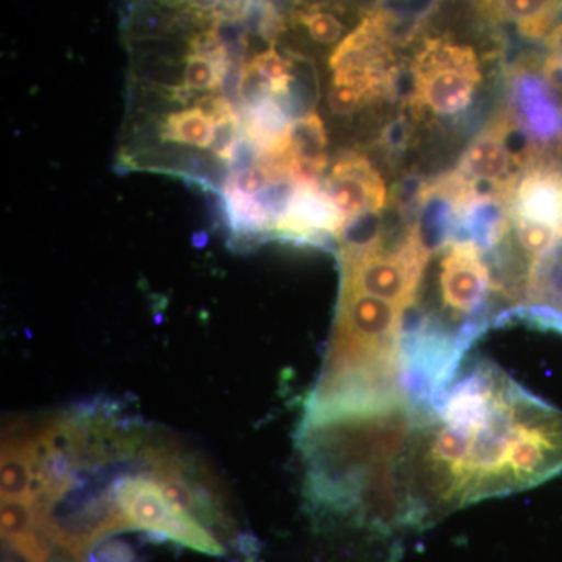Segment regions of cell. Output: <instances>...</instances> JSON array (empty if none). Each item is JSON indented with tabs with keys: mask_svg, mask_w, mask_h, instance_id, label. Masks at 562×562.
I'll use <instances>...</instances> for the list:
<instances>
[{
	"mask_svg": "<svg viewBox=\"0 0 562 562\" xmlns=\"http://www.w3.org/2000/svg\"><path fill=\"white\" fill-rule=\"evenodd\" d=\"M90 562H136V560L127 543L101 541L92 549Z\"/></svg>",
	"mask_w": 562,
	"mask_h": 562,
	"instance_id": "obj_15",
	"label": "cell"
},
{
	"mask_svg": "<svg viewBox=\"0 0 562 562\" xmlns=\"http://www.w3.org/2000/svg\"><path fill=\"white\" fill-rule=\"evenodd\" d=\"M109 492L127 530L146 531L195 552L224 557L221 543L201 520L169 502L149 475H122L110 484Z\"/></svg>",
	"mask_w": 562,
	"mask_h": 562,
	"instance_id": "obj_6",
	"label": "cell"
},
{
	"mask_svg": "<svg viewBox=\"0 0 562 562\" xmlns=\"http://www.w3.org/2000/svg\"><path fill=\"white\" fill-rule=\"evenodd\" d=\"M324 188L349 225L376 216L386 209V181L364 155L355 151L341 155L333 162Z\"/></svg>",
	"mask_w": 562,
	"mask_h": 562,
	"instance_id": "obj_9",
	"label": "cell"
},
{
	"mask_svg": "<svg viewBox=\"0 0 562 562\" xmlns=\"http://www.w3.org/2000/svg\"><path fill=\"white\" fill-rule=\"evenodd\" d=\"M288 25L302 29L313 43L333 46L344 38L342 10L328 2L305 3L291 11Z\"/></svg>",
	"mask_w": 562,
	"mask_h": 562,
	"instance_id": "obj_14",
	"label": "cell"
},
{
	"mask_svg": "<svg viewBox=\"0 0 562 562\" xmlns=\"http://www.w3.org/2000/svg\"><path fill=\"white\" fill-rule=\"evenodd\" d=\"M562 472V409L480 361L422 406L405 458L419 525Z\"/></svg>",
	"mask_w": 562,
	"mask_h": 562,
	"instance_id": "obj_1",
	"label": "cell"
},
{
	"mask_svg": "<svg viewBox=\"0 0 562 562\" xmlns=\"http://www.w3.org/2000/svg\"><path fill=\"white\" fill-rule=\"evenodd\" d=\"M561 241L562 138L539 147L520 172L508 202V233L492 254L527 299L532 273Z\"/></svg>",
	"mask_w": 562,
	"mask_h": 562,
	"instance_id": "obj_3",
	"label": "cell"
},
{
	"mask_svg": "<svg viewBox=\"0 0 562 562\" xmlns=\"http://www.w3.org/2000/svg\"><path fill=\"white\" fill-rule=\"evenodd\" d=\"M513 321L562 335V241L539 262L524 306Z\"/></svg>",
	"mask_w": 562,
	"mask_h": 562,
	"instance_id": "obj_10",
	"label": "cell"
},
{
	"mask_svg": "<svg viewBox=\"0 0 562 562\" xmlns=\"http://www.w3.org/2000/svg\"><path fill=\"white\" fill-rule=\"evenodd\" d=\"M420 408L397 402L303 419L299 441L308 462L313 513L380 532L419 527L406 490L405 458Z\"/></svg>",
	"mask_w": 562,
	"mask_h": 562,
	"instance_id": "obj_2",
	"label": "cell"
},
{
	"mask_svg": "<svg viewBox=\"0 0 562 562\" xmlns=\"http://www.w3.org/2000/svg\"><path fill=\"white\" fill-rule=\"evenodd\" d=\"M513 103L509 105L527 138L550 146L562 138V99L543 77L542 61L528 57L514 70Z\"/></svg>",
	"mask_w": 562,
	"mask_h": 562,
	"instance_id": "obj_7",
	"label": "cell"
},
{
	"mask_svg": "<svg viewBox=\"0 0 562 562\" xmlns=\"http://www.w3.org/2000/svg\"><path fill=\"white\" fill-rule=\"evenodd\" d=\"M479 16L490 24H508L525 38H546L552 31L562 0H471Z\"/></svg>",
	"mask_w": 562,
	"mask_h": 562,
	"instance_id": "obj_11",
	"label": "cell"
},
{
	"mask_svg": "<svg viewBox=\"0 0 562 562\" xmlns=\"http://www.w3.org/2000/svg\"><path fill=\"white\" fill-rule=\"evenodd\" d=\"M224 117L227 116H216L199 99L195 105L165 114L158 122L157 136L162 143L173 144V146L213 150Z\"/></svg>",
	"mask_w": 562,
	"mask_h": 562,
	"instance_id": "obj_12",
	"label": "cell"
},
{
	"mask_svg": "<svg viewBox=\"0 0 562 562\" xmlns=\"http://www.w3.org/2000/svg\"><path fill=\"white\" fill-rule=\"evenodd\" d=\"M2 498L32 501L33 453L29 438H7L0 464Z\"/></svg>",
	"mask_w": 562,
	"mask_h": 562,
	"instance_id": "obj_13",
	"label": "cell"
},
{
	"mask_svg": "<svg viewBox=\"0 0 562 562\" xmlns=\"http://www.w3.org/2000/svg\"><path fill=\"white\" fill-rule=\"evenodd\" d=\"M409 110L414 116H460L482 87V57L471 43L452 33L424 35L409 63Z\"/></svg>",
	"mask_w": 562,
	"mask_h": 562,
	"instance_id": "obj_4",
	"label": "cell"
},
{
	"mask_svg": "<svg viewBox=\"0 0 562 562\" xmlns=\"http://www.w3.org/2000/svg\"><path fill=\"white\" fill-rule=\"evenodd\" d=\"M402 20L390 9H371L336 44L330 55L333 87L353 92L362 106L390 98L397 88V49L417 33L401 35Z\"/></svg>",
	"mask_w": 562,
	"mask_h": 562,
	"instance_id": "obj_5",
	"label": "cell"
},
{
	"mask_svg": "<svg viewBox=\"0 0 562 562\" xmlns=\"http://www.w3.org/2000/svg\"><path fill=\"white\" fill-rule=\"evenodd\" d=\"M347 225L349 222L324 187L295 183L273 228V236L303 246L321 247L325 239L341 238Z\"/></svg>",
	"mask_w": 562,
	"mask_h": 562,
	"instance_id": "obj_8",
	"label": "cell"
}]
</instances>
